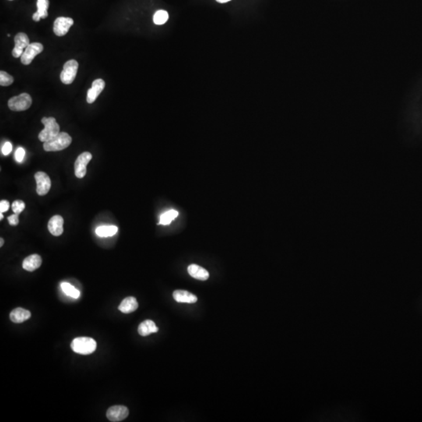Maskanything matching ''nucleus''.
Segmentation results:
<instances>
[{
	"instance_id": "obj_4",
	"label": "nucleus",
	"mask_w": 422,
	"mask_h": 422,
	"mask_svg": "<svg viewBox=\"0 0 422 422\" xmlns=\"http://www.w3.org/2000/svg\"><path fill=\"white\" fill-rule=\"evenodd\" d=\"M32 99L28 93L14 96L8 101V107L13 111H24L32 106Z\"/></svg>"
},
{
	"instance_id": "obj_29",
	"label": "nucleus",
	"mask_w": 422,
	"mask_h": 422,
	"mask_svg": "<svg viewBox=\"0 0 422 422\" xmlns=\"http://www.w3.org/2000/svg\"><path fill=\"white\" fill-rule=\"evenodd\" d=\"M8 222H9L10 225L12 226H18V224H19V215H11V216L8 218Z\"/></svg>"
},
{
	"instance_id": "obj_27",
	"label": "nucleus",
	"mask_w": 422,
	"mask_h": 422,
	"mask_svg": "<svg viewBox=\"0 0 422 422\" xmlns=\"http://www.w3.org/2000/svg\"><path fill=\"white\" fill-rule=\"evenodd\" d=\"M25 155V149L23 148L19 147L17 149L16 152H15V159H16L17 161L21 163V162L23 161Z\"/></svg>"
},
{
	"instance_id": "obj_12",
	"label": "nucleus",
	"mask_w": 422,
	"mask_h": 422,
	"mask_svg": "<svg viewBox=\"0 0 422 422\" xmlns=\"http://www.w3.org/2000/svg\"><path fill=\"white\" fill-rule=\"evenodd\" d=\"M104 88L105 82L101 78L96 79L92 82V88L89 89L87 92V103L90 104L94 103Z\"/></svg>"
},
{
	"instance_id": "obj_5",
	"label": "nucleus",
	"mask_w": 422,
	"mask_h": 422,
	"mask_svg": "<svg viewBox=\"0 0 422 422\" xmlns=\"http://www.w3.org/2000/svg\"><path fill=\"white\" fill-rule=\"evenodd\" d=\"M78 69V63L75 60H70L64 64V70L61 74V80L65 85H70L75 81Z\"/></svg>"
},
{
	"instance_id": "obj_28",
	"label": "nucleus",
	"mask_w": 422,
	"mask_h": 422,
	"mask_svg": "<svg viewBox=\"0 0 422 422\" xmlns=\"http://www.w3.org/2000/svg\"><path fill=\"white\" fill-rule=\"evenodd\" d=\"M11 151H12V144L10 142H5V144L3 146L2 149H1V152H2L3 154L8 156V154L11 153Z\"/></svg>"
},
{
	"instance_id": "obj_6",
	"label": "nucleus",
	"mask_w": 422,
	"mask_h": 422,
	"mask_svg": "<svg viewBox=\"0 0 422 422\" xmlns=\"http://www.w3.org/2000/svg\"><path fill=\"white\" fill-rule=\"evenodd\" d=\"M43 44L39 43H30L27 48L25 49L24 54L21 57V61L25 65H29L34 60L36 56L41 54L43 51Z\"/></svg>"
},
{
	"instance_id": "obj_15",
	"label": "nucleus",
	"mask_w": 422,
	"mask_h": 422,
	"mask_svg": "<svg viewBox=\"0 0 422 422\" xmlns=\"http://www.w3.org/2000/svg\"><path fill=\"white\" fill-rule=\"evenodd\" d=\"M49 5V0H37V11L32 16V19L36 22L41 19H46L48 17Z\"/></svg>"
},
{
	"instance_id": "obj_19",
	"label": "nucleus",
	"mask_w": 422,
	"mask_h": 422,
	"mask_svg": "<svg viewBox=\"0 0 422 422\" xmlns=\"http://www.w3.org/2000/svg\"><path fill=\"white\" fill-rule=\"evenodd\" d=\"M188 272L192 278L200 281H206L209 279V273L206 269L197 265H191L188 266Z\"/></svg>"
},
{
	"instance_id": "obj_3",
	"label": "nucleus",
	"mask_w": 422,
	"mask_h": 422,
	"mask_svg": "<svg viewBox=\"0 0 422 422\" xmlns=\"http://www.w3.org/2000/svg\"><path fill=\"white\" fill-rule=\"evenodd\" d=\"M42 123L44 124L45 128L39 135V139L41 142L51 140L60 133V125L54 117H43Z\"/></svg>"
},
{
	"instance_id": "obj_17",
	"label": "nucleus",
	"mask_w": 422,
	"mask_h": 422,
	"mask_svg": "<svg viewBox=\"0 0 422 422\" xmlns=\"http://www.w3.org/2000/svg\"><path fill=\"white\" fill-rule=\"evenodd\" d=\"M31 316H32V314H31L30 311L22 308V307H18L11 313L10 318L13 322L19 324V323L28 321L31 318Z\"/></svg>"
},
{
	"instance_id": "obj_32",
	"label": "nucleus",
	"mask_w": 422,
	"mask_h": 422,
	"mask_svg": "<svg viewBox=\"0 0 422 422\" xmlns=\"http://www.w3.org/2000/svg\"><path fill=\"white\" fill-rule=\"evenodd\" d=\"M4 244V240L3 238L0 239V247H2Z\"/></svg>"
},
{
	"instance_id": "obj_10",
	"label": "nucleus",
	"mask_w": 422,
	"mask_h": 422,
	"mask_svg": "<svg viewBox=\"0 0 422 422\" xmlns=\"http://www.w3.org/2000/svg\"><path fill=\"white\" fill-rule=\"evenodd\" d=\"M74 25L72 18L60 17L54 22V32L56 36H64L68 34L71 26Z\"/></svg>"
},
{
	"instance_id": "obj_2",
	"label": "nucleus",
	"mask_w": 422,
	"mask_h": 422,
	"mask_svg": "<svg viewBox=\"0 0 422 422\" xmlns=\"http://www.w3.org/2000/svg\"><path fill=\"white\" fill-rule=\"evenodd\" d=\"M96 341L89 337L75 338L71 344L74 352L82 355L91 354L96 350Z\"/></svg>"
},
{
	"instance_id": "obj_33",
	"label": "nucleus",
	"mask_w": 422,
	"mask_h": 422,
	"mask_svg": "<svg viewBox=\"0 0 422 422\" xmlns=\"http://www.w3.org/2000/svg\"><path fill=\"white\" fill-rule=\"evenodd\" d=\"M3 219H4V215H3V213H1V215H0V220H3Z\"/></svg>"
},
{
	"instance_id": "obj_14",
	"label": "nucleus",
	"mask_w": 422,
	"mask_h": 422,
	"mask_svg": "<svg viewBox=\"0 0 422 422\" xmlns=\"http://www.w3.org/2000/svg\"><path fill=\"white\" fill-rule=\"evenodd\" d=\"M42 258L38 254H32L24 260L22 267L28 272H34L42 265Z\"/></svg>"
},
{
	"instance_id": "obj_16",
	"label": "nucleus",
	"mask_w": 422,
	"mask_h": 422,
	"mask_svg": "<svg viewBox=\"0 0 422 422\" xmlns=\"http://www.w3.org/2000/svg\"><path fill=\"white\" fill-rule=\"evenodd\" d=\"M138 307V303L135 297H132V296H129V297H127V298L122 300L119 307H118V310L124 314H131V313L136 311Z\"/></svg>"
},
{
	"instance_id": "obj_34",
	"label": "nucleus",
	"mask_w": 422,
	"mask_h": 422,
	"mask_svg": "<svg viewBox=\"0 0 422 422\" xmlns=\"http://www.w3.org/2000/svg\"><path fill=\"white\" fill-rule=\"evenodd\" d=\"M10 1H13V0H10Z\"/></svg>"
},
{
	"instance_id": "obj_1",
	"label": "nucleus",
	"mask_w": 422,
	"mask_h": 422,
	"mask_svg": "<svg viewBox=\"0 0 422 422\" xmlns=\"http://www.w3.org/2000/svg\"><path fill=\"white\" fill-rule=\"evenodd\" d=\"M72 142V138L66 132H60L57 136L43 144V148L47 152H57L68 148Z\"/></svg>"
},
{
	"instance_id": "obj_11",
	"label": "nucleus",
	"mask_w": 422,
	"mask_h": 422,
	"mask_svg": "<svg viewBox=\"0 0 422 422\" xmlns=\"http://www.w3.org/2000/svg\"><path fill=\"white\" fill-rule=\"evenodd\" d=\"M129 410L125 406L117 405L109 408L107 411V417L113 422L121 421L128 417Z\"/></svg>"
},
{
	"instance_id": "obj_31",
	"label": "nucleus",
	"mask_w": 422,
	"mask_h": 422,
	"mask_svg": "<svg viewBox=\"0 0 422 422\" xmlns=\"http://www.w3.org/2000/svg\"><path fill=\"white\" fill-rule=\"evenodd\" d=\"M218 2L221 3V4H226V3L229 2L231 0H217Z\"/></svg>"
},
{
	"instance_id": "obj_13",
	"label": "nucleus",
	"mask_w": 422,
	"mask_h": 422,
	"mask_svg": "<svg viewBox=\"0 0 422 422\" xmlns=\"http://www.w3.org/2000/svg\"><path fill=\"white\" fill-rule=\"evenodd\" d=\"M64 219L60 215L52 217L49 221L48 229L53 236H60L64 233Z\"/></svg>"
},
{
	"instance_id": "obj_26",
	"label": "nucleus",
	"mask_w": 422,
	"mask_h": 422,
	"mask_svg": "<svg viewBox=\"0 0 422 422\" xmlns=\"http://www.w3.org/2000/svg\"><path fill=\"white\" fill-rule=\"evenodd\" d=\"M25 203L24 201L22 200H16L15 202H13L12 204V209L15 214L16 215H20L22 213V211L25 209Z\"/></svg>"
},
{
	"instance_id": "obj_21",
	"label": "nucleus",
	"mask_w": 422,
	"mask_h": 422,
	"mask_svg": "<svg viewBox=\"0 0 422 422\" xmlns=\"http://www.w3.org/2000/svg\"><path fill=\"white\" fill-rule=\"evenodd\" d=\"M117 231H118V229H117V226H100L96 229V233L98 236L106 238V237L114 236L117 233Z\"/></svg>"
},
{
	"instance_id": "obj_24",
	"label": "nucleus",
	"mask_w": 422,
	"mask_h": 422,
	"mask_svg": "<svg viewBox=\"0 0 422 422\" xmlns=\"http://www.w3.org/2000/svg\"><path fill=\"white\" fill-rule=\"evenodd\" d=\"M169 15L167 11L160 10V11H156L155 13L154 16H153V22L157 25H163L167 22L168 20Z\"/></svg>"
},
{
	"instance_id": "obj_20",
	"label": "nucleus",
	"mask_w": 422,
	"mask_h": 422,
	"mask_svg": "<svg viewBox=\"0 0 422 422\" xmlns=\"http://www.w3.org/2000/svg\"><path fill=\"white\" fill-rule=\"evenodd\" d=\"M159 331V328L156 327L154 321L151 320H146L141 323L138 326V332L139 335L142 336H147L152 333H156Z\"/></svg>"
},
{
	"instance_id": "obj_30",
	"label": "nucleus",
	"mask_w": 422,
	"mask_h": 422,
	"mask_svg": "<svg viewBox=\"0 0 422 422\" xmlns=\"http://www.w3.org/2000/svg\"><path fill=\"white\" fill-rule=\"evenodd\" d=\"M10 208V202L8 200H1L0 202V213L7 212Z\"/></svg>"
},
{
	"instance_id": "obj_9",
	"label": "nucleus",
	"mask_w": 422,
	"mask_h": 422,
	"mask_svg": "<svg viewBox=\"0 0 422 422\" xmlns=\"http://www.w3.org/2000/svg\"><path fill=\"white\" fill-rule=\"evenodd\" d=\"M15 46L12 51L13 57L19 58L24 54L25 49L30 45L29 37L25 33L20 32L15 37Z\"/></svg>"
},
{
	"instance_id": "obj_23",
	"label": "nucleus",
	"mask_w": 422,
	"mask_h": 422,
	"mask_svg": "<svg viewBox=\"0 0 422 422\" xmlns=\"http://www.w3.org/2000/svg\"><path fill=\"white\" fill-rule=\"evenodd\" d=\"M61 289H62L64 293L67 296H71L72 298L78 299L80 296V292L78 289H75L73 286H71L70 283L68 282H62L61 283Z\"/></svg>"
},
{
	"instance_id": "obj_7",
	"label": "nucleus",
	"mask_w": 422,
	"mask_h": 422,
	"mask_svg": "<svg viewBox=\"0 0 422 422\" xmlns=\"http://www.w3.org/2000/svg\"><path fill=\"white\" fill-rule=\"evenodd\" d=\"M37 188L36 192L39 195H45L50 192L51 188V180L48 174L43 171H39L35 174Z\"/></svg>"
},
{
	"instance_id": "obj_8",
	"label": "nucleus",
	"mask_w": 422,
	"mask_h": 422,
	"mask_svg": "<svg viewBox=\"0 0 422 422\" xmlns=\"http://www.w3.org/2000/svg\"><path fill=\"white\" fill-rule=\"evenodd\" d=\"M92 156L89 152H84L77 158L75 163V175L78 178H82L86 174V167L92 160Z\"/></svg>"
},
{
	"instance_id": "obj_18",
	"label": "nucleus",
	"mask_w": 422,
	"mask_h": 422,
	"mask_svg": "<svg viewBox=\"0 0 422 422\" xmlns=\"http://www.w3.org/2000/svg\"><path fill=\"white\" fill-rule=\"evenodd\" d=\"M173 297L177 303H194L198 300L196 296L185 290H175Z\"/></svg>"
},
{
	"instance_id": "obj_25",
	"label": "nucleus",
	"mask_w": 422,
	"mask_h": 422,
	"mask_svg": "<svg viewBox=\"0 0 422 422\" xmlns=\"http://www.w3.org/2000/svg\"><path fill=\"white\" fill-rule=\"evenodd\" d=\"M15 79L9 74L7 73L6 71H0V85L2 86H9L12 85Z\"/></svg>"
},
{
	"instance_id": "obj_22",
	"label": "nucleus",
	"mask_w": 422,
	"mask_h": 422,
	"mask_svg": "<svg viewBox=\"0 0 422 422\" xmlns=\"http://www.w3.org/2000/svg\"><path fill=\"white\" fill-rule=\"evenodd\" d=\"M177 216H178V212L177 210L170 209L160 216V224L163 226H168Z\"/></svg>"
}]
</instances>
